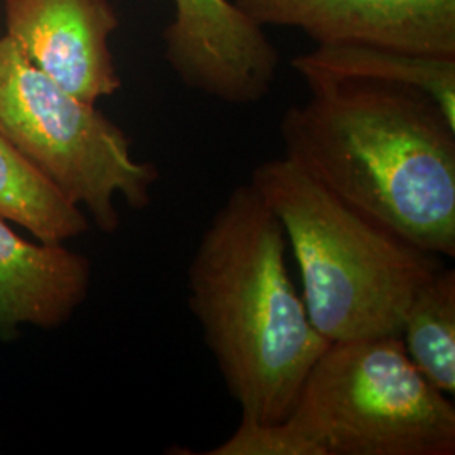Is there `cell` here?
<instances>
[{"label":"cell","mask_w":455,"mask_h":455,"mask_svg":"<svg viewBox=\"0 0 455 455\" xmlns=\"http://www.w3.org/2000/svg\"><path fill=\"white\" fill-rule=\"evenodd\" d=\"M280 122L285 156L331 195L437 257H455V124L420 88L310 84Z\"/></svg>","instance_id":"6da1fadb"},{"label":"cell","mask_w":455,"mask_h":455,"mask_svg":"<svg viewBox=\"0 0 455 455\" xmlns=\"http://www.w3.org/2000/svg\"><path fill=\"white\" fill-rule=\"evenodd\" d=\"M278 218L250 184L204 229L188 270L189 309L242 420L283 422L329 341L310 323Z\"/></svg>","instance_id":"7a4b0ae2"},{"label":"cell","mask_w":455,"mask_h":455,"mask_svg":"<svg viewBox=\"0 0 455 455\" xmlns=\"http://www.w3.org/2000/svg\"><path fill=\"white\" fill-rule=\"evenodd\" d=\"M248 184L283 228L310 323L327 341L400 334L440 257L356 212L287 157L259 164Z\"/></svg>","instance_id":"3957f363"},{"label":"cell","mask_w":455,"mask_h":455,"mask_svg":"<svg viewBox=\"0 0 455 455\" xmlns=\"http://www.w3.org/2000/svg\"><path fill=\"white\" fill-rule=\"evenodd\" d=\"M400 334L329 342L283 420L307 455H454L455 408Z\"/></svg>","instance_id":"277c9868"},{"label":"cell","mask_w":455,"mask_h":455,"mask_svg":"<svg viewBox=\"0 0 455 455\" xmlns=\"http://www.w3.org/2000/svg\"><path fill=\"white\" fill-rule=\"evenodd\" d=\"M0 135L107 235L120 228L118 197L132 210L152 203L157 167L133 159L125 132L34 68L7 36L0 39Z\"/></svg>","instance_id":"5b68a950"},{"label":"cell","mask_w":455,"mask_h":455,"mask_svg":"<svg viewBox=\"0 0 455 455\" xmlns=\"http://www.w3.org/2000/svg\"><path fill=\"white\" fill-rule=\"evenodd\" d=\"M165 61L188 88L229 105H253L275 83L280 52L231 0H174Z\"/></svg>","instance_id":"8992f818"},{"label":"cell","mask_w":455,"mask_h":455,"mask_svg":"<svg viewBox=\"0 0 455 455\" xmlns=\"http://www.w3.org/2000/svg\"><path fill=\"white\" fill-rule=\"evenodd\" d=\"M257 26L292 28L317 46H373L455 58V0H231Z\"/></svg>","instance_id":"52a82bcc"},{"label":"cell","mask_w":455,"mask_h":455,"mask_svg":"<svg viewBox=\"0 0 455 455\" xmlns=\"http://www.w3.org/2000/svg\"><path fill=\"white\" fill-rule=\"evenodd\" d=\"M5 22L19 52L68 93L97 105L120 90L110 0H5Z\"/></svg>","instance_id":"ba28073f"},{"label":"cell","mask_w":455,"mask_h":455,"mask_svg":"<svg viewBox=\"0 0 455 455\" xmlns=\"http://www.w3.org/2000/svg\"><path fill=\"white\" fill-rule=\"evenodd\" d=\"M92 263L63 243H33L0 220V341L22 325L58 329L86 300Z\"/></svg>","instance_id":"9c48e42d"},{"label":"cell","mask_w":455,"mask_h":455,"mask_svg":"<svg viewBox=\"0 0 455 455\" xmlns=\"http://www.w3.org/2000/svg\"><path fill=\"white\" fill-rule=\"evenodd\" d=\"M307 86L341 80L403 83L434 98L455 124V58L373 46H317L292 60Z\"/></svg>","instance_id":"30bf717a"},{"label":"cell","mask_w":455,"mask_h":455,"mask_svg":"<svg viewBox=\"0 0 455 455\" xmlns=\"http://www.w3.org/2000/svg\"><path fill=\"white\" fill-rule=\"evenodd\" d=\"M0 220L37 242L65 243L90 229L86 214L0 135Z\"/></svg>","instance_id":"8fae6325"},{"label":"cell","mask_w":455,"mask_h":455,"mask_svg":"<svg viewBox=\"0 0 455 455\" xmlns=\"http://www.w3.org/2000/svg\"><path fill=\"white\" fill-rule=\"evenodd\" d=\"M405 353L423 378L455 395V270L440 268L408 306L400 331Z\"/></svg>","instance_id":"7c38bea8"}]
</instances>
